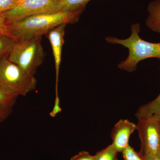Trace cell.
<instances>
[{"label": "cell", "instance_id": "cell-1", "mask_svg": "<svg viewBox=\"0 0 160 160\" xmlns=\"http://www.w3.org/2000/svg\"><path fill=\"white\" fill-rule=\"evenodd\" d=\"M84 9L34 15L8 23V29L17 42L42 36L62 24H73L78 21Z\"/></svg>", "mask_w": 160, "mask_h": 160}, {"label": "cell", "instance_id": "cell-2", "mask_svg": "<svg viewBox=\"0 0 160 160\" xmlns=\"http://www.w3.org/2000/svg\"><path fill=\"white\" fill-rule=\"evenodd\" d=\"M141 26L139 23L132 24L130 36L125 39L108 36L105 38L106 42L122 45L128 49L129 54L126 59L118 65V67L128 72L136 70L138 64L141 61L149 58L160 60V42L152 43L142 39L139 33Z\"/></svg>", "mask_w": 160, "mask_h": 160}, {"label": "cell", "instance_id": "cell-3", "mask_svg": "<svg viewBox=\"0 0 160 160\" xmlns=\"http://www.w3.org/2000/svg\"><path fill=\"white\" fill-rule=\"evenodd\" d=\"M42 40V36H40L18 41L7 58L27 73L34 76L45 57Z\"/></svg>", "mask_w": 160, "mask_h": 160}, {"label": "cell", "instance_id": "cell-4", "mask_svg": "<svg viewBox=\"0 0 160 160\" xmlns=\"http://www.w3.org/2000/svg\"><path fill=\"white\" fill-rule=\"evenodd\" d=\"M34 75L5 58L0 61V86L17 95L26 96L36 89Z\"/></svg>", "mask_w": 160, "mask_h": 160}, {"label": "cell", "instance_id": "cell-5", "mask_svg": "<svg viewBox=\"0 0 160 160\" xmlns=\"http://www.w3.org/2000/svg\"><path fill=\"white\" fill-rule=\"evenodd\" d=\"M138 120L136 130L141 143L140 154L159 153L160 117L153 115Z\"/></svg>", "mask_w": 160, "mask_h": 160}, {"label": "cell", "instance_id": "cell-6", "mask_svg": "<svg viewBox=\"0 0 160 160\" xmlns=\"http://www.w3.org/2000/svg\"><path fill=\"white\" fill-rule=\"evenodd\" d=\"M59 0H21L14 9L4 13L7 24L40 14L54 13Z\"/></svg>", "mask_w": 160, "mask_h": 160}, {"label": "cell", "instance_id": "cell-7", "mask_svg": "<svg viewBox=\"0 0 160 160\" xmlns=\"http://www.w3.org/2000/svg\"><path fill=\"white\" fill-rule=\"evenodd\" d=\"M136 125L127 119H121L114 125L111 132L112 145L118 152H122L128 146L129 138L135 130Z\"/></svg>", "mask_w": 160, "mask_h": 160}, {"label": "cell", "instance_id": "cell-8", "mask_svg": "<svg viewBox=\"0 0 160 160\" xmlns=\"http://www.w3.org/2000/svg\"><path fill=\"white\" fill-rule=\"evenodd\" d=\"M66 24H62L51 29L46 34L51 44L54 57L56 70V95L58 93V83L62 61V49Z\"/></svg>", "mask_w": 160, "mask_h": 160}, {"label": "cell", "instance_id": "cell-9", "mask_svg": "<svg viewBox=\"0 0 160 160\" xmlns=\"http://www.w3.org/2000/svg\"><path fill=\"white\" fill-rule=\"evenodd\" d=\"M18 97L0 86V123L11 114Z\"/></svg>", "mask_w": 160, "mask_h": 160}, {"label": "cell", "instance_id": "cell-10", "mask_svg": "<svg viewBox=\"0 0 160 160\" xmlns=\"http://www.w3.org/2000/svg\"><path fill=\"white\" fill-rule=\"evenodd\" d=\"M148 15L146 26L152 31L160 33V0H154L147 7Z\"/></svg>", "mask_w": 160, "mask_h": 160}, {"label": "cell", "instance_id": "cell-11", "mask_svg": "<svg viewBox=\"0 0 160 160\" xmlns=\"http://www.w3.org/2000/svg\"><path fill=\"white\" fill-rule=\"evenodd\" d=\"M153 115L160 117V93L155 99L140 107L135 114L138 119Z\"/></svg>", "mask_w": 160, "mask_h": 160}, {"label": "cell", "instance_id": "cell-12", "mask_svg": "<svg viewBox=\"0 0 160 160\" xmlns=\"http://www.w3.org/2000/svg\"><path fill=\"white\" fill-rule=\"evenodd\" d=\"M90 0H59L54 12L74 11L85 9Z\"/></svg>", "mask_w": 160, "mask_h": 160}, {"label": "cell", "instance_id": "cell-13", "mask_svg": "<svg viewBox=\"0 0 160 160\" xmlns=\"http://www.w3.org/2000/svg\"><path fill=\"white\" fill-rule=\"evenodd\" d=\"M16 42L10 37L0 34V61L8 57Z\"/></svg>", "mask_w": 160, "mask_h": 160}, {"label": "cell", "instance_id": "cell-14", "mask_svg": "<svg viewBox=\"0 0 160 160\" xmlns=\"http://www.w3.org/2000/svg\"><path fill=\"white\" fill-rule=\"evenodd\" d=\"M118 152L112 145L98 152L95 155L96 160H118Z\"/></svg>", "mask_w": 160, "mask_h": 160}, {"label": "cell", "instance_id": "cell-15", "mask_svg": "<svg viewBox=\"0 0 160 160\" xmlns=\"http://www.w3.org/2000/svg\"><path fill=\"white\" fill-rule=\"evenodd\" d=\"M20 2L21 0H0V14L14 9Z\"/></svg>", "mask_w": 160, "mask_h": 160}, {"label": "cell", "instance_id": "cell-16", "mask_svg": "<svg viewBox=\"0 0 160 160\" xmlns=\"http://www.w3.org/2000/svg\"><path fill=\"white\" fill-rule=\"evenodd\" d=\"M122 153L124 160H144L140 152L135 151L129 145Z\"/></svg>", "mask_w": 160, "mask_h": 160}, {"label": "cell", "instance_id": "cell-17", "mask_svg": "<svg viewBox=\"0 0 160 160\" xmlns=\"http://www.w3.org/2000/svg\"><path fill=\"white\" fill-rule=\"evenodd\" d=\"M0 34L5 35L14 39L9 32L4 14H0Z\"/></svg>", "mask_w": 160, "mask_h": 160}, {"label": "cell", "instance_id": "cell-18", "mask_svg": "<svg viewBox=\"0 0 160 160\" xmlns=\"http://www.w3.org/2000/svg\"><path fill=\"white\" fill-rule=\"evenodd\" d=\"M70 160H96V158L95 155H91L88 152L81 151Z\"/></svg>", "mask_w": 160, "mask_h": 160}, {"label": "cell", "instance_id": "cell-19", "mask_svg": "<svg viewBox=\"0 0 160 160\" xmlns=\"http://www.w3.org/2000/svg\"><path fill=\"white\" fill-rule=\"evenodd\" d=\"M62 109L60 106V100L59 96H56L55 99L54 106L53 109L49 113V115L54 118L56 116L62 111Z\"/></svg>", "mask_w": 160, "mask_h": 160}, {"label": "cell", "instance_id": "cell-20", "mask_svg": "<svg viewBox=\"0 0 160 160\" xmlns=\"http://www.w3.org/2000/svg\"><path fill=\"white\" fill-rule=\"evenodd\" d=\"M142 156L144 160H160L159 153L142 155Z\"/></svg>", "mask_w": 160, "mask_h": 160}, {"label": "cell", "instance_id": "cell-21", "mask_svg": "<svg viewBox=\"0 0 160 160\" xmlns=\"http://www.w3.org/2000/svg\"><path fill=\"white\" fill-rule=\"evenodd\" d=\"M159 154H160V150Z\"/></svg>", "mask_w": 160, "mask_h": 160}, {"label": "cell", "instance_id": "cell-22", "mask_svg": "<svg viewBox=\"0 0 160 160\" xmlns=\"http://www.w3.org/2000/svg\"></svg>", "mask_w": 160, "mask_h": 160}]
</instances>
